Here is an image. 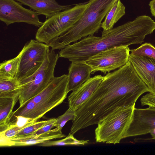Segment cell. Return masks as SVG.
<instances>
[{
	"instance_id": "17",
	"label": "cell",
	"mask_w": 155,
	"mask_h": 155,
	"mask_svg": "<svg viewBox=\"0 0 155 155\" xmlns=\"http://www.w3.org/2000/svg\"><path fill=\"white\" fill-rule=\"evenodd\" d=\"M125 14V7L120 0L116 1L107 14L101 27L102 35L111 30L114 24Z\"/></svg>"
},
{
	"instance_id": "5",
	"label": "cell",
	"mask_w": 155,
	"mask_h": 155,
	"mask_svg": "<svg viewBox=\"0 0 155 155\" xmlns=\"http://www.w3.org/2000/svg\"><path fill=\"white\" fill-rule=\"evenodd\" d=\"M135 106L116 108L100 120L95 130L97 143L116 144L124 138Z\"/></svg>"
},
{
	"instance_id": "13",
	"label": "cell",
	"mask_w": 155,
	"mask_h": 155,
	"mask_svg": "<svg viewBox=\"0 0 155 155\" xmlns=\"http://www.w3.org/2000/svg\"><path fill=\"white\" fill-rule=\"evenodd\" d=\"M103 77L99 75L90 78L72 91L68 97L69 107L76 111L80 108L92 96L102 81Z\"/></svg>"
},
{
	"instance_id": "27",
	"label": "cell",
	"mask_w": 155,
	"mask_h": 155,
	"mask_svg": "<svg viewBox=\"0 0 155 155\" xmlns=\"http://www.w3.org/2000/svg\"><path fill=\"white\" fill-rule=\"evenodd\" d=\"M150 133L152 137V138L151 139L155 140V129L153 130Z\"/></svg>"
},
{
	"instance_id": "3",
	"label": "cell",
	"mask_w": 155,
	"mask_h": 155,
	"mask_svg": "<svg viewBox=\"0 0 155 155\" xmlns=\"http://www.w3.org/2000/svg\"><path fill=\"white\" fill-rule=\"evenodd\" d=\"M118 0H90L79 19L66 32L48 45L53 50L61 49L82 38L92 35L101 27L107 14Z\"/></svg>"
},
{
	"instance_id": "7",
	"label": "cell",
	"mask_w": 155,
	"mask_h": 155,
	"mask_svg": "<svg viewBox=\"0 0 155 155\" xmlns=\"http://www.w3.org/2000/svg\"><path fill=\"white\" fill-rule=\"evenodd\" d=\"M50 49L44 62L34 74L19 81L21 88L18 96L19 107L44 89L54 77V69L60 57Z\"/></svg>"
},
{
	"instance_id": "1",
	"label": "cell",
	"mask_w": 155,
	"mask_h": 155,
	"mask_svg": "<svg viewBox=\"0 0 155 155\" xmlns=\"http://www.w3.org/2000/svg\"><path fill=\"white\" fill-rule=\"evenodd\" d=\"M149 92L129 61L124 65L103 76L90 98L76 111L70 133L97 124L99 120L120 107L135 106L139 97Z\"/></svg>"
},
{
	"instance_id": "20",
	"label": "cell",
	"mask_w": 155,
	"mask_h": 155,
	"mask_svg": "<svg viewBox=\"0 0 155 155\" xmlns=\"http://www.w3.org/2000/svg\"><path fill=\"white\" fill-rule=\"evenodd\" d=\"M21 55V51L15 58L5 61L0 64V77L16 78Z\"/></svg>"
},
{
	"instance_id": "21",
	"label": "cell",
	"mask_w": 155,
	"mask_h": 155,
	"mask_svg": "<svg viewBox=\"0 0 155 155\" xmlns=\"http://www.w3.org/2000/svg\"><path fill=\"white\" fill-rule=\"evenodd\" d=\"M73 134L70 133L65 138L57 140H50L38 144L41 146H79L84 145L88 143L89 140H79L75 138Z\"/></svg>"
},
{
	"instance_id": "26",
	"label": "cell",
	"mask_w": 155,
	"mask_h": 155,
	"mask_svg": "<svg viewBox=\"0 0 155 155\" xmlns=\"http://www.w3.org/2000/svg\"><path fill=\"white\" fill-rule=\"evenodd\" d=\"M149 5L150 7L152 15L155 18V0H152L150 1Z\"/></svg>"
},
{
	"instance_id": "6",
	"label": "cell",
	"mask_w": 155,
	"mask_h": 155,
	"mask_svg": "<svg viewBox=\"0 0 155 155\" xmlns=\"http://www.w3.org/2000/svg\"><path fill=\"white\" fill-rule=\"evenodd\" d=\"M88 5V2L76 4L47 18L38 30L35 39L47 44L70 28L79 19Z\"/></svg>"
},
{
	"instance_id": "14",
	"label": "cell",
	"mask_w": 155,
	"mask_h": 155,
	"mask_svg": "<svg viewBox=\"0 0 155 155\" xmlns=\"http://www.w3.org/2000/svg\"><path fill=\"white\" fill-rule=\"evenodd\" d=\"M21 4L29 7L38 15L48 18L55 14L73 7V5H62L56 0H15Z\"/></svg>"
},
{
	"instance_id": "2",
	"label": "cell",
	"mask_w": 155,
	"mask_h": 155,
	"mask_svg": "<svg viewBox=\"0 0 155 155\" xmlns=\"http://www.w3.org/2000/svg\"><path fill=\"white\" fill-rule=\"evenodd\" d=\"M155 30L149 16L142 15L113 28L101 37L89 35L61 49L60 57L71 62L82 63L89 57L108 49L120 46L141 44L145 36Z\"/></svg>"
},
{
	"instance_id": "22",
	"label": "cell",
	"mask_w": 155,
	"mask_h": 155,
	"mask_svg": "<svg viewBox=\"0 0 155 155\" xmlns=\"http://www.w3.org/2000/svg\"><path fill=\"white\" fill-rule=\"evenodd\" d=\"M55 118L48 120L37 121L19 131L14 137H19L28 135L32 134L36 130L54 120Z\"/></svg>"
},
{
	"instance_id": "15",
	"label": "cell",
	"mask_w": 155,
	"mask_h": 155,
	"mask_svg": "<svg viewBox=\"0 0 155 155\" xmlns=\"http://www.w3.org/2000/svg\"><path fill=\"white\" fill-rule=\"evenodd\" d=\"M91 68L82 63L71 62L68 68V92L73 91L86 82L91 77Z\"/></svg>"
},
{
	"instance_id": "24",
	"label": "cell",
	"mask_w": 155,
	"mask_h": 155,
	"mask_svg": "<svg viewBox=\"0 0 155 155\" xmlns=\"http://www.w3.org/2000/svg\"><path fill=\"white\" fill-rule=\"evenodd\" d=\"M76 110L72 108H69L62 115L56 118L54 123L55 127L59 128L61 130L66 123L70 120L73 121L76 117Z\"/></svg>"
},
{
	"instance_id": "10",
	"label": "cell",
	"mask_w": 155,
	"mask_h": 155,
	"mask_svg": "<svg viewBox=\"0 0 155 155\" xmlns=\"http://www.w3.org/2000/svg\"><path fill=\"white\" fill-rule=\"evenodd\" d=\"M15 0H0V20L8 26L24 22L40 27L43 23L35 11L25 8Z\"/></svg>"
},
{
	"instance_id": "16",
	"label": "cell",
	"mask_w": 155,
	"mask_h": 155,
	"mask_svg": "<svg viewBox=\"0 0 155 155\" xmlns=\"http://www.w3.org/2000/svg\"><path fill=\"white\" fill-rule=\"evenodd\" d=\"M65 136V135L62 134L61 130L56 127L47 132L37 136L30 137H13L10 138L9 140L13 143L12 146H24L38 144L53 139L63 138Z\"/></svg>"
},
{
	"instance_id": "19",
	"label": "cell",
	"mask_w": 155,
	"mask_h": 155,
	"mask_svg": "<svg viewBox=\"0 0 155 155\" xmlns=\"http://www.w3.org/2000/svg\"><path fill=\"white\" fill-rule=\"evenodd\" d=\"M21 88L16 78L0 77V98H18Z\"/></svg>"
},
{
	"instance_id": "9",
	"label": "cell",
	"mask_w": 155,
	"mask_h": 155,
	"mask_svg": "<svg viewBox=\"0 0 155 155\" xmlns=\"http://www.w3.org/2000/svg\"><path fill=\"white\" fill-rule=\"evenodd\" d=\"M130 51L128 46L115 47L92 56L83 62L91 68L92 74L97 71L106 74L125 65Z\"/></svg>"
},
{
	"instance_id": "18",
	"label": "cell",
	"mask_w": 155,
	"mask_h": 155,
	"mask_svg": "<svg viewBox=\"0 0 155 155\" xmlns=\"http://www.w3.org/2000/svg\"><path fill=\"white\" fill-rule=\"evenodd\" d=\"M18 100V97L0 98V132L8 127L12 116L13 108Z\"/></svg>"
},
{
	"instance_id": "23",
	"label": "cell",
	"mask_w": 155,
	"mask_h": 155,
	"mask_svg": "<svg viewBox=\"0 0 155 155\" xmlns=\"http://www.w3.org/2000/svg\"><path fill=\"white\" fill-rule=\"evenodd\" d=\"M131 54L136 55L147 56L155 59V47L151 44L145 43L138 48L131 50Z\"/></svg>"
},
{
	"instance_id": "12",
	"label": "cell",
	"mask_w": 155,
	"mask_h": 155,
	"mask_svg": "<svg viewBox=\"0 0 155 155\" xmlns=\"http://www.w3.org/2000/svg\"><path fill=\"white\" fill-rule=\"evenodd\" d=\"M128 61L148 87L149 92L155 95V59L148 56L131 53Z\"/></svg>"
},
{
	"instance_id": "8",
	"label": "cell",
	"mask_w": 155,
	"mask_h": 155,
	"mask_svg": "<svg viewBox=\"0 0 155 155\" xmlns=\"http://www.w3.org/2000/svg\"><path fill=\"white\" fill-rule=\"evenodd\" d=\"M48 44L31 39L21 51L18 71L16 76L19 81L36 72L44 62L50 50Z\"/></svg>"
},
{
	"instance_id": "4",
	"label": "cell",
	"mask_w": 155,
	"mask_h": 155,
	"mask_svg": "<svg viewBox=\"0 0 155 155\" xmlns=\"http://www.w3.org/2000/svg\"><path fill=\"white\" fill-rule=\"evenodd\" d=\"M68 83L67 74L54 77L41 91L13 111L12 118L21 116L37 121L65 100Z\"/></svg>"
},
{
	"instance_id": "11",
	"label": "cell",
	"mask_w": 155,
	"mask_h": 155,
	"mask_svg": "<svg viewBox=\"0 0 155 155\" xmlns=\"http://www.w3.org/2000/svg\"><path fill=\"white\" fill-rule=\"evenodd\" d=\"M155 129V107L135 108L130 124L124 136L127 137L145 134Z\"/></svg>"
},
{
	"instance_id": "25",
	"label": "cell",
	"mask_w": 155,
	"mask_h": 155,
	"mask_svg": "<svg viewBox=\"0 0 155 155\" xmlns=\"http://www.w3.org/2000/svg\"><path fill=\"white\" fill-rule=\"evenodd\" d=\"M56 120V118H55L54 120L38 129L32 134L22 137H32L47 132L55 127L54 124Z\"/></svg>"
}]
</instances>
